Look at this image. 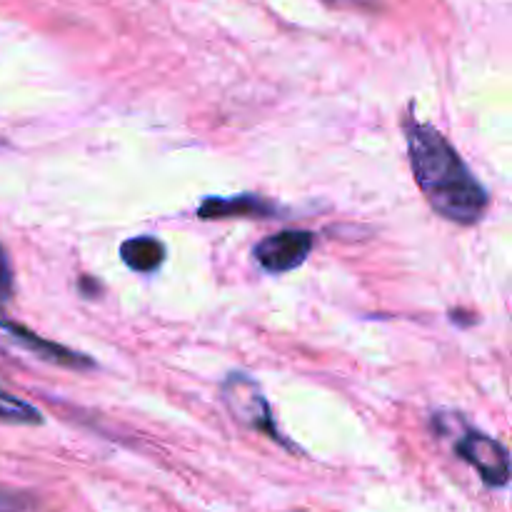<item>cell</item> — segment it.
<instances>
[{"label":"cell","mask_w":512,"mask_h":512,"mask_svg":"<svg viewBox=\"0 0 512 512\" xmlns=\"http://www.w3.org/2000/svg\"><path fill=\"white\" fill-rule=\"evenodd\" d=\"M410 168L430 208L458 225H475L490 208V195L458 150L435 125L405 118Z\"/></svg>","instance_id":"1"},{"label":"cell","mask_w":512,"mask_h":512,"mask_svg":"<svg viewBox=\"0 0 512 512\" xmlns=\"http://www.w3.org/2000/svg\"><path fill=\"white\" fill-rule=\"evenodd\" d=\"M25 505L20 503V498L10 493H0V512H20Z\"/></svg>","instance_id":"11"},{"label":"cell","mask_w":512,"mask_h":512,"mask_svg":"<svg viewBox=\"0 0 512 512\" xmlns=\"http://www.w3.org/2000/svg\"><path fill=\"white\" fill-rule=\"evenodd\" d=\"M10 295H13V268L0 245V300H10Z\"/></svg>","instance_id":"9"},{"label":"cell","mask_w":512,"mask_h":512,"mask_svg":"<svg viewBox=\"0 0 512 512\" xmlns=\"http://www.w3.org/2000/svg\"><path fill=\"white\" fill-rule=\"evenodd\" d=\"M0 330H5L8 335H13L15 343L23 345L25 350H30V353L38 355L40 360H48V363L60 365V368H68V370H93L95 368V363L88 358V355L75 353V350L65 348V345L50 343V340L40 338V335L33 333V330L18 325L15 320L5 318L3 313H0Z\"/></svg>","instance_id":"5"},{"label":"cell","mask_w":512,"mask_h":512,"mask_svg":"<svg viewBox=\"0 0 512 512\" xmlns=\"http://www.w3.org/2000/svg\"><path fill=\"white\" fill-rule=\"evenodd\" d=\"M315 248V235L310 230H280L268 235L253 248V258L265 273L283 275L300 268Z\"/></svg>","instance_id":"4"},{"label":"cell","mask_w":512,"mask_h":512,"mask_svg":"<svg viewBox=\"0 0 512 512\" xmlns=\"http://www.w3.org/2000/svg\"><path fill=\"white\" fill-rule=\"evenodd\" d=\"M455 453L473 465L488 488H505L510 483V455L503 443L480 430H468L455 443Z\"/></svg>","instance_id":"3"},{"label":"cell","mask_w":512,"mask_h":512,"mask_svg":"<svg viewBox=\"0 0 512 512\" xmlns=\"http://www.w3.org/2000/svg\"><path fill=\"white\" fill-rule=\"evenodd\" d=\"M275 215H278V205L253 193L233 195V198L210 195V198H205L203 203L198 205L200 220H233V218L268 220V218H275Z\"/></svg>","instance_id":"6"},{"label":"cell","mask_w":512,"mask_h":512,"mask_svg":"<svg viewBox=\"0 0 512 512\" xmlns=\"http://www.w3.org/2000/svg\"><path fill=\"white\" fill-rule=\"evenodd\" d=\"M78 288H80V293L85 295V298H93V295L103 293V285H100L95 278H90V275H83V278H80Z\"/></svg>","instance_id":"10"},{"label":"cell","mask_w":512,"mask_h":512,"mask_svg":"<svg viewBox=\"0 0 512 512\" xmlns=\"http://www.w3.org/2000/svg\"><path fill=\"white\" fill-rule=\"evenodd\" d=\"M220 395H223L225 408L233 415L235 423L253 430V433H260L265 435V438L275 440V443L283 445V448L293 450V445L283 438V433H280L278 425H275L273 408H270L268 398H265L260 385L255 383L250 375L230 373L228 378L223 380V385H220Z\"/></svg>","instance_id":"2"},{"label":"cell","mask_w":512,"mask_h":512,"mask_svg":"<svg viewBox=\"0 0 512 512\" xmlns=\"http://www.w3.org/2000/svg\"><path fill=\"white\" fill-rule=\"evenodd\" d=\"M0 420L13 425H40L43 423V415H40L38 408L25 403V400L0 390Z\"/></svg>","instance_id":"8"},{"label":"cell","mask_w":512,"mask_h":512,"mask_svg":"<svg viewBox=\"0 0 512 512\" xmlns=\"http://www.w3.org/2000/svg\"><path fill=\"white\" fill-rule=\"evenodd\" d=\"M120 258L135 273H155L165 263V243L155 235H138L120 245Z\"/></svg>","instance_id":"7"}]
</instances>
